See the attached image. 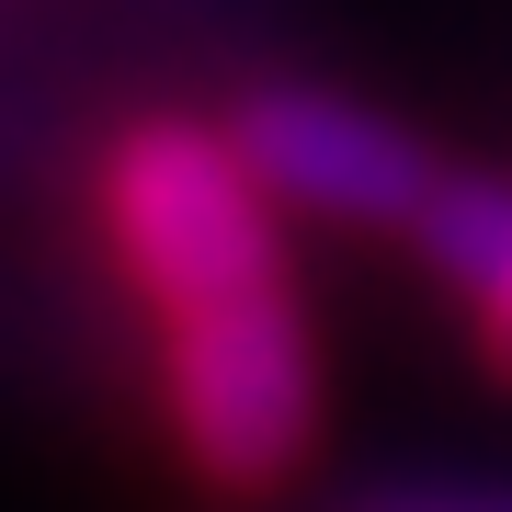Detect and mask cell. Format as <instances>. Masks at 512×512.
Instances as JSON below:
<instances>
[{"label": "cell", "mask_w": 512, "mask_h": 512, "mask_svg": "<svg viewBox=\"0 0 512 512\" xmlns=\"http://www.w3.org/2000/svg\"><path fill=\"white\" fill-rule=\"evenodd\" d=\"M490 512H512V501H490Z\"/></svg>", "instance_id": "5b68a950"}, {"label": "cell", "mask_w": 512, "mask_h": 512, "mask_svg": "<svg viewBox=\"0 0 512 512\" xmlns=\"http://www.w3.org/2000/svg\"><path fill=\"white\" fill-rule=\"evenodd\" d=\"M103 251L137 285L148 319L217 308V296L285 285V205L262 194L251 148L228 126H183V114H148L103 148Z\"/></svg>", "instance_id": "6da1fadb"}, {"label": "cell", "mask_w": 512, "mask_h": 512, "mask_svg": "<svg viewBox=\"0 0 512 512\" xmlns=\"http://www.w3.org/2000/svg\"><path fill=\"white\" fill-rule=\"evenodd\" d=\"M467 319H478V353H490V365L512 376V262H501V285H490V296H478V308H467Z\"/></svg>", "instance_id": "277c9868"}, {"label": "cell", "mask_w": 512, "mask_h": 512, "mask_svg": "<svg viewBox=\"0 0 512 512\" xmlns=\"http://www.w3.org/2000/svg\"><path fill=\"white\" fill-rule=\"evenodd\" d=\"M228 137L251 148L262 194L285 217H330V228H421V205L444 194V160L421 148L387 103L319 92V80H285V92H251L228 114Z\"/></svg>", "instance_id": "3957f363"}, {"label": "cell", "mask_w": 512, "mask_h": 512, "mask_svg": "<svg viewBox=\"0 0 512 512\" xmlns=\"http://www.w3.org/2000/svg\"><path fill=\"white\" fill-rule=\"evenodd\" d=\"M160 410H171V444L194 456L205 490H228V501L285 490L319 444V410H330L296 274L160 319Z\"/></svg>", "instance_id": "7a4b0ae2"}]
</instances>
